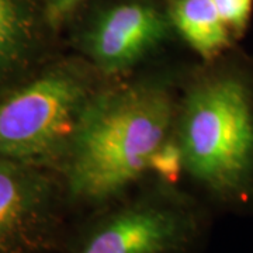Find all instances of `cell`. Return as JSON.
Instances as JSON below:
<instances>
[{
	"label": "cell",
	"instance_id": "6da1fadb",
	"mask_svg": "<svg viewBox=\"0 0 253 253\" xmlns=\"http://www.w3.org/2000/svg\"><path fill=\"white\" fill-rule=\"evenodd\" d=\"M172 121L169 94L132 86L91 97L66 152V181L75 199H113L149 169Z\"/></svg>",
	"mask_w": 253,
	"mask_h": 253
},
{
	"label": "cell",
	"instance_id": "7a4b0ae2",
	"mask_svg": "<svg viewBox=\"0 0 253 253\" xmlns=\"http://www.w3.org/2000/svg\"><path fill=\"white\" fill-rule=\"evenodd\" d=\"M184 168L221 194L244 187L253 166V111L249 93L234 78L197 86L181 123Z\"/></svg>",
	"mask_w": 253,
	"mask_h": 253
},
{
	"label": "cell",
	"instance_id": "3957f363",
	"mask_svg": "<svg viewBox=\"0 0 253 253\" xmlns=\"http://www.w3.org/2000/svg\"><path fill=\"white\" fill-rule=\"evenodd\" d=\"M78 73L54 68L0 99V158L44 168L66 156L89 100Z\"/></svg>",
	"mask_w": 253,
	"mask_h": 253
},
{
	"label": "cell",
	"instance_id": "277c9868",
	"mask_svg": "<svg viewBox=\"0 0 253 253\" xmlns=\"http://www.w3.org/2000/svg\"><path fill=\"white\" fill-rule=\"evenodd\" d=\"M56 222V193L42 168L0 158V253L46 252Z\"/></svg>",
	"mask_w": 253,
	"mask_h": 253
},
{
	"label": "cell",
	"instance_id": "5b68a950",
	"mask_svg": "<svg viewBox=\"0 0 253 253\" xmlns=\"http://www.w3.org/2000/svg\"><path fill=\"white\" fill-rule=\"evenodd\" d=\"M189 214L166 203H138L103 219L72 253H179L190 242Z\"/></svg>",
	"mask_w": 253,
	"mask_h": 253
},
{
	"label": "cell",
	"instance_id": "8992f818",
	"mask_svg": "<svg viewBox=\"0 0 253 253\" xmlns=\"http://www.w3.org/2000/svg\"><path fill=\"white\" fill-rule=\"evenodd\" d=\"M166 21L152 7L123 4L107 11L89 34V52L100 68L116 72L138 62L166 37Z\"/></svg>",
	"mask_w": 253,
	"mask_h": 253
},
{
	"label": "cell",
	"instance_id": "52a82bcc",
	"mask_svg": "<svg viewBox=\"0 0 253 253\" xmlns=\"http://www.w3.org/2000/svg\"><path fill=\"white\" fill-rule=\"evenodd\" d=\"M38 37L36 13L28 0H0V86L30 62Z\"/></svg>",
	"mask_w": 253,
	"mask_h": 253
},
{
	"label": "cell",
	"instance_id": "ba28073f",
	"mask_svg": "<svg viewBox=\"0 0 253 253\" xmlns=\"http://www.w3.org/2000/svg\"><path fill=\"white\" fill-rule=\"evenodd\" d=\"M172 20L183 38L204 58L214 56L228 45L226 24L212 0H177Z\"/></svg>",
	"mask_w": 253,
	"mask_h": 253
},
{
	"label": "cell",
	"instance_id": "9c48e42d",
	"mask_svg": "<svg viewBox=\"0 0 253 253\" xmlns=\"http://www.w3.org/2000/svg\"><path fill=\"white\" fill-rule=\"evenodd\" d=\"M183 166L184 162L180 146L165 141L152 156L149 169L155 170L166 181L174 183L179 179Z\"/></svg>",
	"mask_w": 253,
	"mask_h": 253
},
{
	"label": "cell",
	"instance_id": "30bf717a",
	"mask_svg": "<svg viewBox=\"0 0 253 253\" xmlns=\"http://www.w3.org/2000/svg\"><path fill=\"white\" fill-rule=\"evenodd\" d=\"M226 26L244 28L252 11V0H212Z\"/></svg>",
	"mask_w": 253,
	"mask_h": 253
},
{
	"label": "cell",
	"instance_id": "8fae6325",
	"mask_svg": "<svg viewBox=\"0 0 253 253\" xmlns=\"http://www.w3.org/2000/svg\"><path fill=\"white\" fill-rule=\"evenodd\" d=\"M82 0H49V11L52 17H61L78 6Z\"/></svg>",
	"mask_w": 253,
	"mask_h": 253
}]
</instances>
